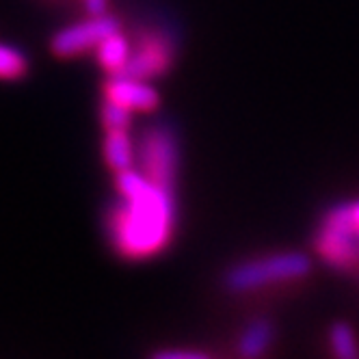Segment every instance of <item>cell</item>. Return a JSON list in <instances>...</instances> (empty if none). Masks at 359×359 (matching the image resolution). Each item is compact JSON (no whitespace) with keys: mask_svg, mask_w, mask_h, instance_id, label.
<instances>
[{"mask_svg":"<svg viewBox=\"0 0 359 359\" xmlns=\"http://www.w3.org/2000/svg\"><path fill=\"white\" fill-rule=\"evenodd\" d=\"M130 53H133L130 41H128L119 31H115L109 37H104V39L100 41V46L95 48L97 63L104 67L109 74L123 72L128 59H130Z\"/></svg>","mask_w":359,"mask_h":359,"instance_id":"9c48e42d","label":"cell"},{"mask_svg":"<svg viewBox=\"0 0 359 359\" xmlns=\"http://www.w3.org/2000/svg\"><path fill=\"white\" fill-rule=\"evenodd\" d=\"M316 249L333 269L359 277V201L325 215L316 232Z\"/></svg>","mask_w":359,"mask_h":359,"instance_id":"3957f363","label":"cell"},{"mask_svg":"<svg viewBox=\"0 0 359 359\" xmlns=\"http://www.w3.org/2000/svg\"><path fill=\"white\" fill-rule=\"evenodd\" d=\"M83 3L89 15H100V13H107L109 0H83Z\"/></svg>","mask_w":359,"mask_h":359,"instance_id":"9a60e30c","label":"cell"},{"mask_svg":"<svg viewBox=\"0 0 359 359\" xmlns=\"http://www.w3.org/2000/svg\"><path fill=\"white\" fill-rule=\"evenodd\" d=\"M104 163L115 173L135 167V143L130 135H128V130H107Z\"/></svg>","mask_w":359,"mask_h":359,"instance_id":"ba28073f","label":"cell"},{"mask_svg":"<svg viewBox=\"0 0 359 359\" xmlns=\"http://www.w3.org/2000/svg\"><path fill=\"white\" fill-rule=\"evenodd\" d=\"M104 100H113L133 113H149L158 107V91L147 81L133 79L126 74H111V79L104 85Z\"/></svg>","mask_w":359,"mask_h":359,"instance_id":"52a82bcc","label":"cell"},{"mask_svg":"<svg viewBox=\"0 0 359 359\" xmlns=\"http://www.w3.org/2000/svg\"><path fill=\"white\" fill-rule=\"evenodd\" d=\"M310 260L297 251L269 253L234 264L225 273V288L229 292H258L269 286H284L307 277Z\"/></svg>","mask_w":359,"mask_h":359,"instance_id":"7a4b0ae2","label":"cell"},{"mask_svg":"<svg viewBox=\"0 0 359 359\" xmlns=\"http://www.w3.org/2000/svg\"><path fill=\"white\" fill-rule=\"evenodd\" d=\"M177 141L171 128L151 126L135 143V167L151 182L173 189L177 175Z\"/></svg>","mask_w":359,"mask_h":359,"instance_id":"277c9868","label":"cell"},{"mask_svg":"<svg viewBox=\"0 0 359 359\" xmlns=\"http://www.w3.org/2000/svg\"><path fill=\"white\" fill-rule=\"evenodd\" d=\"M329 340L333 346V353L340 357H355L359 355V346L355 340V333L351 331V327L346 323H336L329 331Z\"/></svg>","mask_w":359,"mask_h":359,"instance_id":"7c38bea8","label":"cell"},{"mask_svg":"<svg viewBox=\"0 0 359 359\" xmlns=\"http://www.w3.org/2000/svg\"><path fill=\"white\" fill-rule=\"evenodd\" d=\"M173 63V43L171 37L163 31H145L139 35L133 46L130 59H128L123 72L126 76L141 81H151L163 76Z\"/></svg>","mask_w":359,"mask_h":359,"instance_id":"8992f818","label":"cell"},{"mask_svg":"<svg viewBox=\"0 0 359 359\" xmlns=\"http://www.w3.org/2000/svg\"><path fill=\"white\" fill-rule=\"evenodd\" d=\"M29 72V59L20 48L0 41V81H20Z\"/></svg>","mask_w":359,"mask_h":359,"instance_id":"8fae6325","label":"cell"},{"mask_svg":"<svg viewBox=\"0 0 359 359\" xmlns=\"http://www.w3.org/2000/svg\"><path fill=\"white\" fill-rule=\"evenodd\" d=\"M119 199L107 215V234L126 260H147L167 249L175 227L173 189L147 180L137 167L115 173Z\"/></svg>","mask_w":359,"mask_h":359,"instance_id":"6da1fadb","label":"cell"},{"mask_svg":"<svg viewBox=\"0 0 359 359\" xmlns=\"http://www.w3.org/2000/svg\"><path fill=\"white\" fill-rule=\"evenodd\" d=\"M271 342H273V325L269 320H253L241 333L238 353L243 357H258L271 346Z\"/></svg>","mask_w":359,"mask_h":359,"instance_id":"30bf717a","label":"cell"},{"mask_svg":"<svg viewBox=\"0 0 359 359\" xmlns=\"http://www.w3.org/2000/svg\"><path fill=\"white\" fill-rule=\"evenodd\" d=\"M115 31H119L117 18L109 13L89 15L87 20H81L61 29L53 37V41H50V50L61 59H72L83 53H89V50H95L102 39Z\"/></svg>","mask_w":359,"mask_h":359,"instance_id":"5b68a950","label":"cell"},{"mask_svg":"<svg viewBox=\"0 0 359 359\" xmlns=\"http://www.w3.org/2000/svg\"><path fill=\"white\" fill-rule=\"evenodd\" d=\"M206 353L203 351H191V348H182V351H175V348H167V351H158L154 353V357H161V359H199Z\"/></svg>","mask_w":359,"mask_h":359,"instance_id":"5bb4252c","label":"cell"},{"mask_svg":"<svg viewBox=\"0 0 359 359\" xmlns=\"http://www.w3.org/2000/svg\"><path fill=\"white\" fill-rule=\"evenodd\" d=\"M100 115H102V123H104L107 130H128L133 123V111L117 104L113 100H104Z\"/></svg>","mask_w":359,"mask_h":359,"instance_id":"4fadbf2b","label":"cell"}]
</instances>
